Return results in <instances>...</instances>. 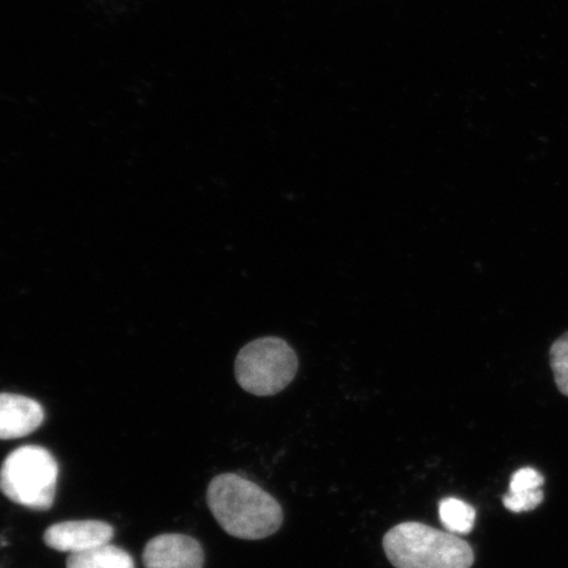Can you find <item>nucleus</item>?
Instances as JSON below:
<instances>
[{"label": "nucleus", "mask_w": 568, "mask_h": 568, "mask_svg": "<svg viewBox=\"0 0 568 568\" xmlns=\"http://www.w3.org/2000/svg\"><path fill=\"white\" fill-rule=\"evenodd\" d=\"M239 385L255 396L281 393L295 378L297 357L286 341L265 337L247 344L237 355Z\"/></svg>", "instance_id": "nucleus-4"}, {"label": "nucleus", "mask_w": 568, "mask_h": 568, "mask_svg": "<svg viewBox=\"0 0 568 568\" xmlns=\"http://www.w3.org/2000/svg\"><path fill=\"white\" fill-rule=\"evenodd\" d=\"M59 464L45 447L26 445L9 454L0 467V491L18 506L45 513L55 499Z\"/></svg>", "instance_id": "nucleus-3"}, {"label": "nucleus", "mask_w": 568, "mask_h": 568, "mask_svg": "<svg viewBox=\"0 0 568 568\" xmlns=\"http://www.w3.org/2000/svg\"><path fill=\"white\" fill-rule=\"evenodd\" d=\"M475 518V509L464 500L446 497L439 503V520L453 535H468L474 529Z\"/></svg>", "instance_id": "nucleus-9"}, {"label": "nucleus", "mask_w": 568, "mask_h": 568, "mask_svg": "<svg viewBox=\"0 0 568 568\" xmlns=\"http://www.w3.org/2000/svg\"><path fill=\"white\" fill-rule=\"evenodd\" d=\"M67 568H136L130 552L104 545L81 554H70Z\"/></svg>", "instance_id": "nucleus-8"}, {"label": "nucleus", "mask_w": 568, "mask_h": 568, "mask_svg": "<svg viewBox=\"0 0 568 568\" xmlns=\"http://www.w3.org/2000/svg\"><path fill=\"white\" fill-rule=\"evenodd\" d=\"M545 485V478L535 468L525 467L513 475L509 483V494L537 491Z\"/></svg>", "instance_id": "nucleus-11"}, {"label": "nucleus", "mask_w": 568, "mask_h": 568, "mask_svg": "<svg viewBox=\"0 0 568 568\" xmlns=\"http://www.w3.org/2000/svg\"><path fill=\"white\" fill-rule=\"evenodd\" d=\"M45 414L31 397L0 394V439L30 436L44 423Z\"/></svg>", "instance_id": "nucleus-7"}, {"label": "nucleus", "mask_w": 568, "mask_h": 568, "mask_svg": "<svg viewBox=\"0 0 568 568\" xmlns=\"http://www.w3.org/2000/svg\"><path fill=\"white\" fill-rule=\"evenodd\" d=\"M383 549L395 568H471L474 551L464 539L422 523H403L386 532Z\"/></svg>", "instance_id": "nucleus-2"}, {"label": "nucleus", "mask_w": 568, "mask_h": 568, "mask_svg": "<svg viewBox=\"0 0 568 568\" xmlns=\"http://www.w3.org/2000/svg\"><path fill=\"white\" fill-rule=\"evenodd\" d=\"M545 499L542 489L523 494H507L503 497L504 507L510 513L523 514L536 509Z\"/></svg>", "instance_id": "nucleus-12"}, {"label": "nucleus", "mask_w": 568, "mask_h": 568, "mask_svg": "<svg viewBox=\"0 0 568 568\" xmlns=\"http://www.w3.org/2000/svg\"><path fill=\"white\" fill-rule=\"evenodd\" d=\"M550 365L558 389L568 396V332L552 344Z\"/></svg>", "instance_id": "nucleus-10"}, {"label": "nucleus", "mask_w": 568, "mask_h": 568, "mask_svg": "<svg viewBox=\"0 0 568 568\" xmlns=\"http://www.w3.org/2000/svg\"><path fill=\"white\" fill-rule=\"evenodd\" d=\"M209 508L230 536L257 541L283 524L281 504L255 483L237 474L217 475L207 489Z\"/></svg>", "instance_id": "nucleus-1"}, {"label": "nucleus", "mask_w": 568, "mask_h": 568, "mask_svg": "<svg viewBox=\"0 0 568 568\" xmlns=\"http://www.w3.org/2000/svg\"><path fill=\"white\" fill-rule=\"evenodd\" d=\"M142 562L145 568H203L204 551L193 537L161 535L148 542Z\"/></svg>", "instance_id": "nucleus-6"}, {"label": "nucleus", "mask_w": 568, "mask_h": 568, "mask_svg": "<svg viewBox=\"0 0 568 568\" xmlns=\"http://www.w3.org/2000/svg\"><path fill=\"white\" fill-rule=\"evenodd\" d=\"M113 535L112 525L104 521H63L47 529L44 542L57 551L81 554L109 545Z\"/></svg>", "instance_id": "nucleus-5"}]
</instances>
